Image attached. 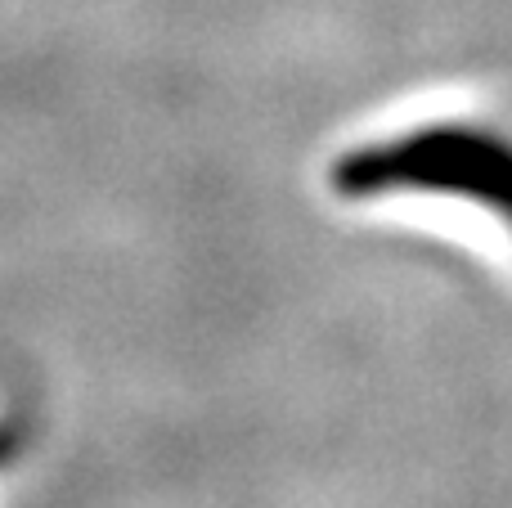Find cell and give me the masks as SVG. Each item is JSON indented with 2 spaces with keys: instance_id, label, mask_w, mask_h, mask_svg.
Instances as JSON below:
<instances>
[{
  "instance_id": "6da1fadb",
  "label": "cell",
  "mask_w": 512,
  "mask_h": 508,
  "mask_svg": "<svg viewBox=\"0 0 512 508\" xmlns=\"http://www.w3.org/2000/svg\"><path fill=\"white\" fill-rule=\"evenodd\" d=\"M333 185L346 198H463L512 230V140L486 126L445 122L364 144L337 158Z\"/></svg>"
}]
</instances>
